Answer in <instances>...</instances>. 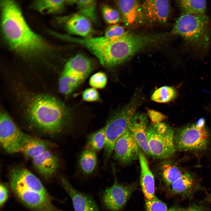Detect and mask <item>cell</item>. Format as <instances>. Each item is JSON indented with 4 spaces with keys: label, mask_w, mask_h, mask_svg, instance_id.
<instances>
[{
    "label": "cell",
    "mask_w": 211,
    "mask_h": 211,
    "mask_svg": "<svg viewBox=\"0 0 211 211\" xmlns=\"http://www.w3.org/2000/svg\"><path fill=\"white\" fill-rule=\"evenodd\" d=\"M0 3L2 37L10 49L28 60L54 55V48L31 29L16 2L3 0Z\"/></svg>",
    "instance_id": "1"
},
{
    "label": "cell",
    "mask_w": 211,
    "mask_h": 211,
    "mask_svg": "<svg viewBox=\"0 0 211 211\" xmlns=\"http://www.w3.org/2000/svg\"><path fill=\"white\" fill-rule=\"evenodd\" d=\"M65 27L67 30L70 34L83 38L90 37L92 31L91 21L78 12L68 19Z\"/></svg>",
    "instance_id": "20"
},
{
    "label": "cell",
    "mask_w": 211,
    "mask_h": 211,
    "mask_svg": "<svg viewBox=\"0 0 211 211\" xmlns=\"http://www.w3.org/2000/svg\"><path fill=\"white\" fill-rule=\"evenodd\" d=\"M195 185L193 179L190 174L186 173L174 182L171 186L173 192L176 194H183L188 192Z\"/></svg>",
    "instance_id": "27"
},
{
    "label": "cell",
    "mask_w": 211,
    "mask_h": 211,
    "mask_svg": "<svg viewBox=\"0 0 211 211\" xmlns=\"http://www.w3.org/2000/svg\"><path fill=\"white\" fill-rule=\"evenodd\" d=\"M168 211H178V210L176 208L173 207L169 209Z\"/></svg>",
    "instance_id": "38"
},
{
    "label": "cell",
    "mask_w": 211,
    "mask_h": 211,
    "mask_svg": "<svg viewBox=\"0 0 211 211\" xmlns=\"http://www.w3.org/2000/svg\"><path fill=\"white\" fill-rule=\"evenodd\" d=\"M146 211H168L167 206L156 196L152 200H145Z\"/></svg>",
    "instance_id": "32"
},
{
    "label": "cell",
    "mask_w": 211,
    "mask_h": 211,
    "mask_svg": "<svg viewBox=\"0 0 211 211\" xmlns=\"http://www.w3.org/2000/svg\"><path fill=\"white\" fill-rule=\"evenodd\" d=\"M64 39L86 48L105 67H115L126 61L124 40L122 36L118 39L112 40L104 36L83 38L64 35Z\"/></svg>",
    "instance_id": "3"
},
{
    "label": "cell",
    "mask_w": 211,
    "mask_h": 211,
    "mask_svg": "<svg viewBox=\"0 0 211 211\" xmlns=\"http://www.w3.org/2000/svg\"><path fill=\"white\" fill-rule=\"evenodd\" d=\"M145 155L140 149L139 159L140 169V183L145 200H151L156 196L155 181Z\"/></svg>",
    "instance_id": "18"
},
{
    "label": "cell",
    "mask_w": 211,
    "mask_h": 211,
    "mask_svg": "<svg viewBox=\"0 0 211 211\" xmlns=\"http://www.w3.org/2000/svg\"><path fill=\"white\" fill-rule=\"evenodd\" d=\"M140 149L128 129L116 141L114 147L113 157L121 164L127 165L139 159Z\"/></svg>",
    "instance_id": "11"
},
{
    "label": "cell",
    "mask_w": 211,
    "mask_h": 211,
    "mask_svg": "<svg viewBox=\"0 0 211 211\" xmlns=\"http://www.w3.org/2000/svg\"><path fill=\"white\" fill-rule=\"evenodd\" d=\"M97 159L95 151L91 149L84 150L80 156L78 164L79 171L84 177L94 174L96 167Z\"/></svg>",
    "instance_id": "21"
},
{
    "label": "cell",
    "mask_w": 211,
    "mask_h": 211,
    "mask_svg": "<svg viewBox=\"0 0 211 211\" xmlns=\"http://www.w3.org/2000/svg\"><path fill=\"white\" fill-rule=\"evenodd\" d=\"M178 211H204L201 207L197 206H193L186 208L180 210Z\"/></svg>",
    "instance_id": "37"
},
{
    "label": "cell",
    "mask_w": 211,
    "mask_h": 211,
    "mask_svg": "<svg viewBox=\"0 0 211 211\" xmlns=\"http://www.w3.org/2000/svg\"><path fill=\"white\" fill-rule=\"evenodd\" d=\"M116 3L125 24L131 25L140 24L146 20L142 4L137 0H119Z\"/></svg>",
    "instance_id": "17"
},
{
    "label": "cell",
    "mask_w": 211,
    "mask_h": 211,
    "mask_svg": "<svg viewBox=\"0 0 211 211\" xmlns=\"http://www.w3.org/2000/svg\"><path fill=\"white\" fill-rule=\"evenodd\" d=\"M76 4L79 12L91 21H96L97 16L96 11V2L95 0H80L72 1Z\"/></svg>",
    "instance_id": "26"
},
{
    "label": "cell",
    "mask_w": 211,
    "mask_h": 211,
    "mask_svg": "<svg viewBox=\"0 0 211 211\" xmlns=\"http://www.w3.org/2000/svg\"><path fill=\"white\" fill-rule=\"evenodd\" d=\"M82 97L84 101L89 102L98 101L99 99L98 91L93 87L85 89L82 93Z\"/></svg>",
    "instance_id": "34"
},
{
    "label": "cell",
    "mask_w": 211,
    "mask_h": 211,
    "mask_svg": "<svg viewBox=\"0 0 211 211\" xmlns=\"http://www.w3.org/2000/svg\"><path fill=\"white\" fill-rule=\"evenodd\" d=\"M177 95V91L173 87L164 86L155 90L152 95L151 99L157 103H166L173 100Z\"/></svg>",
    "instance_id": "28"
},
{
    "label": "cell",
    "mask_w": 211,
    "mask_h": 211,
    "mask_svg": "<svg viewBox=\"0 0 211 211\" xmlns=\"http://www.w3.org/2000/svg\"><path fill=\"white\" fill-rule=\"evenodd\" d=\"M174 133L172 127L163 122L148 126L147 136L152 157L165 159L174 154L176 151Z\"/></svg>",
    "instance_id": "7"
},
{
    "label": "cell",
    "mask_w": 211,
    "mask_h": 211,
    "mask_svg": "<svg viewBox=\"0 0 211 211\" xmlns=\"http://www.w3.org/2000/svg\"><path fill=\"white\" fill-rule=\"evenodd\" d=\"M148 115L153 125L159 124L166 118L162 113L152 110H148Z\"/></svg>",
    "instance_id": "35"
},
{
    "label": "cell",
    "mask_w": 211,
    "mask_h": 211,
    "mask_svg": "<svg viewBox=\"0 0 211 211\" xmlns=\"http://www.w3.org/2000/svg\"><path fill=\"white\" fill-rule=\"evenodd\" d=\"M11 190L25 189L50 196L39 179L27 169L19 167L14 169L10 177Z\"/></svg>",
    "instance_id": "12"
},
{
    "label": "cell",
    "mask_w": 211,
    "mask_h": 211,
    "mask_svg": "<svg viewBox=\"0 0 211 211\" xmlns=\"http://www.w3.org/2000/svg\"><path fill=\"white\" fill-rule=\"evenodd\" d=\"M93 68L91 60L82 55L71 58L65 64L59 77V91L65 96L69 95L84 81Z\"/></svg>",
    "instance_id": "6"
},
{
    "label": "cell",
    "mask_w": 211,
    "mask_h": 211,
    "mask_svg": "<svg viewBox=\"0 0 211 211\" xmlns=\"http://www.w3.org/2000/svg\"><path fill=\"white\" fill-rule=\"evenodd\" d=\"M32 159L38 173L47 179L52 177L59 167L57 158L48 149Z\"/></svg>",
    "instance_id": "19"
},
{
    "label": "cell",
    "mask_w": 211,
    "mask_h": 211,
    "mask_svg": "<svg viewBox=\"0 0 211 211\" xmlns=\"http://www.w3.org/2000/svg\"><path fill=\"white\" fill-rule=\"evenodd\" d=\"M142 7L146 20L151 22L164 23L169 18L170 12L169 1L145 0L142 4Z\"/></svg>",
    "instance_id": "16"
},
{
    "label": "cell",
    "mask_w": 211,
    "mask_h": 211,
    "mask_svg": "<svg viewBox=\"0 0 211 211\" xmlns=\"http://www.w3.org/2000/svg\"><path fill=\"white\" fill-rule=\"evenodd\" d=\"M8 190L4 185L0 186V205L2 206L6 201L8 196Z\"/></svg>",
    "instance_id": "36"
},
{
    "label": "cell",
    "mask_w": 211,
    "mask_h": 211,
    "mask_svg": "<svg viewBox=\"0 0 211 211\" xmlns=\"http://www.w3.org/2000/svg\"><path fill=\"white\" fill-rule=\"evenodd\" d=\"M171 33L180 36L195 49L206 50L211 45V20L205 14L182 13Z\"/></svg>",
    "instance_id": "4"
},
{
    "label": "cell",
    "mask_w": 211,
    "mask_h": 211,
    "mask_svg": "<svg viewBox=\"0 0 211 211\" xmlns=\"http://www.w3.org/2000/svg\"><path fill=\"white\" fill-rule=\"evenodd\" d=\"M210 202H211V195L210 197Z\"/></svg>",
    "instance_id": "39"
},
{
    "label": "cell",
    "mask_w": 211,
    "mask_h": 211,
    "mask_svg": "<svg viewBox=\"0 0 211 211\" xmlns=\"http://www.w3.org/2000/svg\"><path fill=\"white\" fill-rule=\"evenodd\" d=\"M126 33L123 27L115 24L106 29L104 36L110 39L116 40L123 36Z\"/></svg>",
    "instance_id": "33"
},
{
    "label": "cell",
    "mask_w": 211,
    "mask_h": 211,
    "mask_svg": "<svg viewBox=\"0 0 211 211\" xmlns=\"http://www.w3.org/2000/svg\"><path fill=\"white\" fill-rule=\"evenodd\" d=\"M177 3L182 13L189 14H205L207 8L205 0H178Z\"/></svg>",
    "instance_id": "23"
},
{
    "label": "cell",
    "mask_w": 211,
    "mask_h": 211,
    "mask_svg": "<svg viewBox=\"0 0 211 211\" xmlns=\"http://www.w3.org/2000/svg\"><path fill=\"white\" fill-rule=\"evenodd\" d=\"M160 166L162 178L168 185H171L183 174L180 169L170 161H164Z\"/></svg>",
    "instance_id": "25"
},
{
    "label": "cell",
    "mask_w": 211,
    "mask_h": 211,
    "mask_svg": "<svg viewBox=\"0 0 211 211\" xmlns=\"http://www.w3.org/2000/svg\"><path fill=\"white\" fill-rule=\"evenodd\" d=\"M107 81V78L106 74L103 72H98L91 76L89 83L93 88L102 89L106 86Z\"/></svg>",
    "instance_id": "31"
},
{
    "label": "cell",
    "mask_w": 211,
    "mask_h": 211,
    "mask_svg": "<svg viewBox=\"0 0 211 211\" xmlns=\"http://www.w3.org/2000/svg\"><path fill=\"white\" fill-rule=\"evenodd\" d=\"M27 135L19 129L7 113L0 115V142L4 150L9 153L21 152Z\"/></svg>",
    "instance_id": "10"
},
{
    "label": "cell",
    "mask_w": 211,
    "mask_h": 211,
    "mask_svg": "<svg viewBox=\"0 0 211 211\" xmlns=\"http://www.w3.org/2000/svg\"><path fill=\"white\" fill-rule=\"evenodd\" d=\"M148 117L144 113L136 112L130 122L128 129L141 149L146 155L152 156L147 134Z\"/></svg>",
    "instance_id": "15"
},
{
    "label": "cell",
    "mask_w": 211,
    "mask_h": 211,
    "mask_svg": "<svg viewBox=\"0 0 211 211\" xmlns=\"http://www.w3.org/2000/svg\"><path fill=\"white\" fill-rule=\"evenodd\" d=\"M12 190L23 203L35 211H65L54 205L50 195L25 189Z\"/></svg>",
    "instance_id": "13"
},
{
    "label": "cell",
    "mask_w": 211,
    "mask_h": 211,
    "mask_svg": "<svg viewBox=\"0 0 211 211\" xmlns=\"http://www.w3.org/2000/svg\"><path fill=\"white\" fill-rule=\"evenodd\" d=\"M102 13L104 20L108 23L115 25L119 20L120 13L108 6L105 5L103 7Z\"/></svg>",
    "instance_id": "30"
},
{
    "label": "cell",
    "mask_w": 211,
    "mask_h": 211,
    "mask_svg": "<svg viewBox=\"0 0 211 211\" xmlns=\"http://www.w3.org/2000/svg\"><path fill=\"white\" fill-rule=\"evenodd\" d=\"M28 103L27 118L35 129L54 135L62 133L68 127L71 119L70 112L64 103L54 96L37 94Z\"/></svg>",
    "instance_id": "2"
},
{
    "label": "cell",
    "mask_w": 211,
    "mask_h": 211,
    "mask_svg": "<svg viewBox=\"0 0 211 211\" xmlns=\"http://www.w3.org/2000/svg\"><path fill=\"white\" fill-rule=\"evenodd\" d=\"M209 139L208 132L203 118L195 124L178 129L174 133L175 144L178 151L204 149L207 145Z\"/></svg>",
    "instance_id": "8"
},
{
    "label": "cell",
    "mask_w": 211,
    "mask_h": 211,
    "mask_svg": "<svg viewBox=\"0 0 211 211\" xmlns=\"http://www.w3.org/2000/svg\"><path fill=\"white\" fill-rule=\"evenodd\" d=\"M114 166L112 164L113 184L101 190L98 195L101 207L103 211H121L136 188L134 183L126 185L118 182Z\"/></svg>",
    "instance_id": "9"
},
{
    "label": "cell",
    "mask_w": 211,
    "mask_h": 211,
    "mask_svg": "<svg viewBox=\"0 0 211 211\" xmlns=\"http://www.w3.org/2000/svg\"><path fill=\"white\" fill-rule=\"evenodd\" d=\"M141 101L138 95L133 96L126 106L110 118L104 127L105 134L103 162L105 167L113 152L116 141L128 129L130 122L140 105Z\"/></svg>",
    "instance_id": "5"
},
{
    "label": "cell",
    "mask_w": 211,
    "mask_h": 211,
    "mask_svg": "<svg viewBox=\"0 0 211 211\" xmlns=\"http://www.w3.org/2000/svg\"><path fill=\"white\" fill-rule=\"evenodd\" d=\"M47 145L45 141L27 135L21 152L26 157L32 159L48 149Z\"/></svg>",
    "instance_id": "22"
},
{
    "label": "cell",
    "mask_w": 211,
    "mask_h": 211,
    "mask_svg": "<svg viewBox=\"0 0 211 211\" xmlns=\"http://www.w3.org/2000/svg\"><path fill=\"white\" fill-rule=\"evenodd\" d=\"M66 1L38 0L33 4V8L42 13H55L60 11L63 8Z\"/></svg>",
    "instance_id": "24"
},
{
    "label": "cell",
    "mask_w": 211,
    "mask_h": 211,
    "mask_svg": "<svg viewBox=\"0 0 211 211\" xmlns=\"http://www.w3.org/2000/svg\"><path fill=\"white\" fill-rule=\"evenodd\" d=\"M60 183L72 201L74 211H101L93 196L74 188L66 178L62 177Z\"/></svg>",
    "instance_id": "14"
},
{
    "label": "cell",
    "mask_w": 211,
    "mask_h": 211,
    "mask_svg": "<svg viewBox=\"0 0 211 211\" xmlns=\"http://www.w3.org/2000/svg\"><path fill=\"white\" fill-rule=\"evenodd\" d=\"M105 141L104 127L99 129L91 134L88 140V144L91 149L98 151L104 148Z\"/></svg>",
    "instance_id": "29"
}]
</instances>
